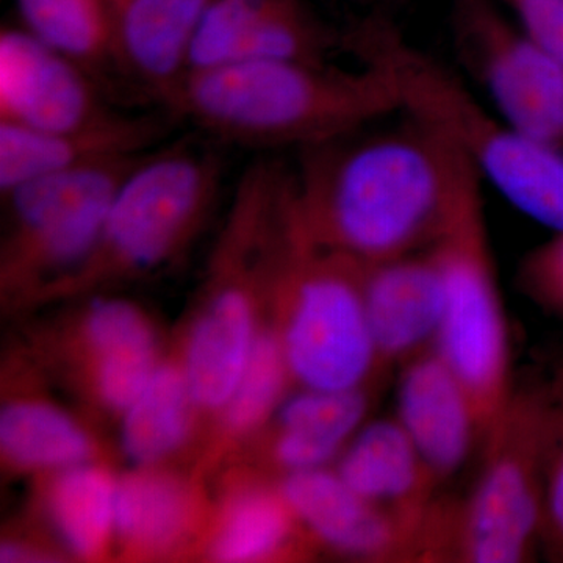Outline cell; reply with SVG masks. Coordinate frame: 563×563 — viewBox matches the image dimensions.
<instances>
[{"label": "cell", "mask_w": 563, "mask_h": 563, "mask_svg": "<svg viewBox=\"0 0 563 563\" xmlns=\"http://www.w3.org/2000/svg\"><path fill=\"white\" fill-rule=\"evenodd\" d=\"M344 49L361 63L387 70L398 87L404 113L442 133L507 201L563 233L562 150L493 117L446 66L410 46L383 22H368L347 33Z\"/></svg>", "instance_id": "obj_3"}, {"label": "cell", "mask_w": 563, "mask_h": 563, "mask_svg": "<svg viewBox=\"0 0 563 563\" xmlns=\"http://www.w3.org/2000/svg\"><path fill=\"white\" fill-rule=\"evenodd\" d=\"M192 406L181 368L158 366L139 398L122 412V448L129 457L152 465L174 453L190 432Z\"/></svg>", "instance_id": "obj_22"}, {"label": "cell", "mask_w": 563, "mask_h": 563, "mask_svg": "<svg viewBox=\"0 0 563 563\" xmlns=\"http://www.w3.org/2000/svg\"><path fill=\"white\" fill-rule=\"evenodd\" d=\"M187 517L184 488L165 474L136 472L118 483L117 532L129 543L165 547L180 536Z\"/></svg>", "instance_id": "obj_25"}, {"label": "cell", "mask_w": 563, "mask_h": 563, "mask_svg": "<svg viewBox=\"0 0 563 563\" xmlns=\"http://www.w3.org/2000/svg\"><path fill=\"white\" fill-rule=\"evenodd\" d=\"M280 493L298 523L336 553L368 562H417L412 533L352 490L335 470L285 474Z\"/></svg>", "instance_id": "obj_13"}, {"label": "cell", "mask_w": 563, "mask_h": 563, "mask_svg": "<svg viewBox=\"0 0 563 563\" xmlns=\"http://www.w3.org/2000/svg\"><path fill=\"white\" fill-rule=\"evenodd\" d=\"M551 391L554 395H563V366L559 369L558 376L553 380V384L550 385Z\"/></svg>", "instance_id": "obj_32"}, {"label": "cell", "mask_w": 563, "mask_h": 563, "mask_svg": "<svg viewBox=\"0 0 563 563\" xmlns=\"http://www.w3.org/2000/svg\"><path fill=\"white\" fill-rule=\"evenodd\" d=\"M243 277L233 273L211 296L188 342L181 366L196 406L224 410L242 379L261 332Z\"/></svg>", "instance_id": "obj_17"}, {"label": "cell", "mask_w": 563, "mask_h": 563, "mask_svg": "<svg viewBox=\"0 0 563 563\" xmlns=\"http://www.w3.org/2000/svg\"><path fill=\"white\" fill-rule=\"evenodd\" d=\"M85 331L96 358L99 395L122 413L161 366L154 333L143 313L121 299L92 302Z\"/></svg>", "instance_id": "obj_20"}, {"label": "cell", "mask_w": 563, "mask_h": 563, "mask_svg": "<svg viewBox=\"0 0 563 563\" xmlns=\"http://www.w3.org/2000/svg\"><path fill=\"white\" fill-rule=\"evenodd\" d=\"M290 369L279 335L261 333L242 379L225 404V420L233 431H251L284 401Z\"/></svg>", "instance_id": "obj_27"}, {"label": "cell", "mask_w": 563, "mask_h": 563, "mask_svg": "<svg viewBox=\"0 0 563 563\" xmlns=\"http://www.w3.org/2000/svg\"><path fill=\"white\" fill-rule=\"evenodd\" d=\"M0 446L9 461L32 470H63L88 462L91 442L57 407L36 401L10 404L0 415Z\"/></svg>", "instance_id": "obj_23"}, {"label": "cell", "mask_w": 563, "mask_h": 563, "mask_svg": "<svg viewBox=\"0 0 563 563\" xmlns=\"http://www.w3.org/2000/svg\"><path fill=\"white\" fill-rule=\"evenodd\" d=\"M21 27L98 79L122 66L117 24L107 0H14Z\"/></svg>", "instance_id": "obj_21"}, {"label": "cell", "mask_w": 563, "mask_h": 563, "mask_svg": "<svg viewBox=\"0 0 563 563\" xmlns=\"http://www.w3.org/2000/svg\"><path fill=\"white\" fill-rule=\"evenodd\" d=\"M373 388L325 391L302 388L277 415L274 457L285 473L325 468L365 424Z\"/></svg>", "instance_id": "obj_19"}, {"label": "cell", "mask_w": 563, "mask_h": 563, "mask_svg": "<svg viewBox=\"0 0 563 563\" xmlns=\"http://www.w3.org/2000/svg\"><path fill=\"white\" fill-rule=\"evenodd\" d=\"M301 152L291 231L363 265L431 247L481 179L457 146L412 117L391 131H355Z\"/></svg>", "instance_id": "obj_1"}, {"label": "cell", "mask_w": 563, "mask_h": 563, "mask_svg": "<svg viewBox=\"0 0 563 563\" xmlns=\"http://www.w3.org/2000/svg\"><path fill=\"white\" fill-rule=\"evenodd\" d=\"M431 247L446 290L435 350L468 393L484 444L506 413L515 388L509 324L496 280L479 185Z\"/></svg>", "instance_id": "obj_6"}, {"label": "cell", "mask_w": 563, "mask_h": 563, "mask_svg": "<svg viewBox=\"0 0 563 563\" xmlns=\"http://www.w3.org/2000/svg\"><path fill=\"white\" fill-rule=\"evenodd\" d=\"M0 561L7 563L43 562V555L22 544H3Z\"/></svg>", "instance_id": "obj_31"}, {"label": "cell", "mask_w": 563, "mask_h": 563, "mask_svg": "<svg viewBox=\"0 0 563 563\" xmlns=\"http://www.w3.org/2000/svg\"><path fill=\"white\" fill-rule=\"evenodd\" d=\"M163 106L217 139L301 150L402 111L398 87L380 66L288 60L191 70Z\"/></svg>", "instance_id": "obj_2"}, {"label": "cell", "mask_w": 563, "mask_h": 563, "mask_svg": "<svg viewBox=\"0 0 563 563\" xmlns=\"http://www.w3.org/2000/svg\"><path fill=\"white\" fill-rule=\"evenodd\" d=\"M172 111H122L76 131H35L0 121V190L99 163L140 157L165 136Z\"/></svg>", "instance_id": "obj_12"}, {"label": "cell", "mask_w": 563, "mask_h": 563, "mask_svg": "<svg viewBox=\"0 0 563 563\" xmlns=\"http://www.w3.org/2000/svg\"><path fill=\"white\" fill-rule=\"evenodd\" d=\"M520 284L526 295L544 309L563 314V233L525 258Z\"/></svg>", "instance_id": "obj_29"}, {"label": "cell", "mask_w": 563, "mask_h": 563, "mask_svg": "<svg viewBox=\"0 0 563 563\" xmlns=\"http://www.w3.org/2000/svg\"><path fill=\"white\" fill-rule=\"evenodd\" d=\"M551 415L550 387L515 390L484 442L483 472L473 490L461 501H437L429 525V561H536L542 551Z\"/></svg>", "instance_id": "obj_4"}, {"label": "cell", "mask_w": 563, "mask_h": 563, "mask_svg": "<svg viewBox=\"0 0 563 563\" xmlns=\"http://www.w3.org/2000/svg\"><path fill=\"white\" fill-rule=\"evenodd\" d=\"M125 76L162 103L187 74L188 51L209 0H107Z\"/></svg>", "instance_id": "obj_18"}, {"label": "cell", "mask_w": 563, "mask_h": 563, "mask_svg": "<svg viewBox=\"0 0 563 563\" xmlns=\"http://www.w3.org/2000/svg\"><path fill=\"white\" fill-rule=\"evenodd\" d=\"M343 38L302 0H209L196 25L187 73L250 62H328Z\"/></svg>", "instance_id": "obj_10"}, {"label": "cell", "mask_w": 563, "mask_h": 563, "mask_svg": "<svg viewBox=\"0 0 563 563\" xmlns=\"http://www.w3.org/2000/svg\"><path fill=\"white\" fill-rule=\"evenodd\" d=\"M287 240L274 279L284 299L279 340L291 379L313 390L373 388L387 369L366 314L365 265L303 242L288 224Z\"/></svg>", "instance_id": "obj_5"}, {"label": "cell", "mask_w": 563, "mask_h": 563, "mask_svg": "<svg viewBox=\"0 0 563 563\" xmlns=\"http://www.w3.org/2000/svg\"><path fill=\"white\" fill-rule=\"evenodd\" d=\"M366 314L384 368L435 346L444 313V279L432 247L365 265Z\"/></svg>", "instance_id": "obj_14"}, {"label": "cell", "mask_w": 563, "mask_h": 563, "mask_svg": "<svg viewBox=\"0 0 563 563\" xmlns=\"http://www.w3.org/2000/svg\"><path fill=\"white\" fill-rule=\"evenodd\" d=\"M118 483L85 462L58 472L49 509L55 528L74 553L91 558L117 532Z\"/></svg>", "instance_id": "obj_24"}, {"label": "cell", "mask_w": 563, "mask_h": 563, "mask_svg": "<svg viewBox=\"0 0 563 563\" xmlns=\"http://www.w3.org/2000/svg\"><path fill=\"white\" fill-rule=\"evenodd\" d=\"M296 517L280 490H252L233 501L214 542L221 562H257L280 550L290 539Z\"/></svg>", "instance_id": "obj_26"}, {"label": "cell", "mask_w": 563, "mask_h": 563, "mask_svg": "<svg viewBox=\"0 0 563 563\" xmlns=\"http://www.w3.org/2000/svg\"><path fill=\"white\" fill-rule=\"evenodd\" d=\"M396 418L437 483L454 476L481 440L468 393L435 346L404 363Z\"/></svg>", "instance_id": "obj_15"}, {"label": "cell", "mask_w": 563, "mask_h": 563, "mask_svg": "<svg viewBox=\"0 0 563 563\" xmlns=\"http://www.w3.org/2000/svg\"><path fill=\"white\" fill-rule=\"evenodd\" d=\"M117 110L99 81L24 27L0 32V121L35 131L88 128Z\"/></svg>", "instance_id": "obj_11"}, {"label": "cell", "mask_w": 563, "mask_h": 563, "mask_svg": "<svg viewBox=\"0 0 563 563\" xmlns=\"http://www.w3.org/2000/svg\"><path fill=\"white\" fill-rule=\"evenodd\" d=\"M457 57L507 124L563 151V66L488 0H457Z\"/></svg>", "instance_id": "obj_9"}, {"label": "cell", "mask_w": 563, "mask_h": 563, "mask_svg": "<svg viewBox=\"0 0 563 563\" xmlns=\"http://www.w3.org/2000/svg\"><path fill=\"white\" fill-rule=\"evenodd\" d=\"M144 155L55 174L3 192L13 218L9 274L79 272L101 240L118 188Z\"/></svg>", "instance_id": "obj_8"}, {"label": "cell", "mask_w": 563, "mask_h": 563, "mask_svg": "<svg viewBox=\"0 0 563 563\" xmlns=\"http://www.w3.org/2000/svg\"><path fill=\"white\" fill-rule=\"evenodd\" d=\"M521 31L563 66V0H507Z\"/></svg>", "instance_id": "obj_30"}, {"label": "cell", "mask_w": 563, "mask_h": 563, "mask_svg": "<svg viewBox=\"0 0 563 563\" xmlns=\"http://www.w3.org/2000/svg\"><path fill=\"white\" fill-rule=\"evenodd\" d=\"M551 395L553 415L544 465L542 551L550 561L563 563V395Z\"/></svg>", "instance_id": "obj_28"}, {"label": "cell", "mask_w": 563, "mask_h": 563, "mask_svg": "<svg viewBox=\"0 0 563 563\" xmlns=\"http://www.w3.org/2000/svg\"><path fill=\"white\" fill-rule=\"evenodd\" d=\"M336 473L366 501L395 517L420 544L435 504V477L398 418L365 422L336 459Z\"/></svg>", "instance_id": "obj_16"}, {"label": "cell", "mask_w": 563, "mask_h": 563, "mask_svg": "<svg viewBox=\"0 0 563 563\" xmlns=\"http://www.w3.org/2000/svg\"><path fill=\"white\" fill-rule=\"evenodd\" d=\"M222 181L220 157L195 143L150 152L122 180L98 246L76 274L146 272L190 239Z\"/></svg>", "instance_id": "obj_7"}]
</instances>
